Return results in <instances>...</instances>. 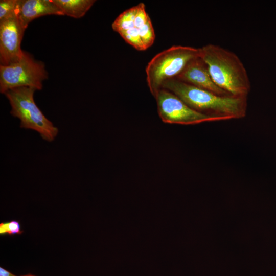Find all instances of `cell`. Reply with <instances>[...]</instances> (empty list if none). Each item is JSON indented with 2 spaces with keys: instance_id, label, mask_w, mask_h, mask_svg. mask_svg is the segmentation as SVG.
<instances>
[{
  "instance_id": "cell-1",
  "label": "cell",
  "mask_w": 276,
  "mask_h": 276,
  "mask_svg": "<svg viewBox=\"0 0 276 276\" xmlns=\"http://www.w3.org/2000/svg\"><path fill=\"white\" fill-rule=\"evenodd\" d=\"M162 88L172 92L190 107L203 113L224 117L227 120L246 116L247 97L219 96L176 78L166 81Z\"/></svg>"
},
{
  "instance_id": "cell-2",
  "label": "cell",
  "mask_w": 276,
  "mask_h": 276,
  "mask_svg": "<svg viewBox=\"0 0 276 276\" xmlns=\"http://www.w3.org/2000/svg\"><path fill=\"white\" fill-rule=\"evenodd\" d=\"M199 49V57L206 64L214 83L232 96L247 97L250 83L246 70L238 56L213 44Z\"/></svg>"
},
{
  "instance_id": "cell-3",
  "label": "cell",
  "mask_w": 276,
  "mask_h": 276,
  "mask_svg": "<svg viewBox=\"0 0 276 276\" xmlns=\"http://www.w3.org/2000/svg\"><path fill=\"white\" fill-rule=\"evenodd\" d=\"M199 57V49L191 47L174 45L154 56L146 68L147 83L155 97L164 83L176 78L187 65Z\"/></svg>"
},
{
  "instance_id": "cell-4",
  "label": "cell",
  "mask_w": 276,
  "mask_h": 276,
  "mask_svg": "<svg viewBox=\"0 0 276 276\" xmlns=\"http://www.w3.org/2000/svg\"><path fill=\"white\" fill-rule=\"evenodd\" d=\"M36 89L30 87H19L9 89L4 94L11 106V114L20 121V127L39 133L45 141L52 142L59 130L43 114L34 100Z\"/></svg>"
},
{
  "instance_id": "cell-5",
  "label": "cell",
  "mask_w": 276,
  "mask_h": 276,
  "mask_svg": "<svg viewBox=\"0 0 276 276\" xmlns=\"http://www.w3.org/2000/svg\"><path fill=\"white\" fill-rule=\"evenodd\" d=\"M112 28L138 51L147 50L155 40L152 22L143 3L121 13L112 24Z\"/></svg>"
},
{
  "instance_id": "cell-6",
  "label": "cell",
  "mask_w": 276,
  "mask_h": 276,
  "mask_svg": "<svg viewBox=\"0 0 276 276\" xmlns=\"http://www.w3.org/2000/svg\"><path fill=\"white\" fill-rule=\"evenodd\" d=\"M48 78L43 62L35 60L24 51L17 62L0 66V92L19 87H30L36 90L42 88V81Z\"/></svg>"
},
{
  "instance_id": "cell-7",
  "label": "cell",
  "mask_w": 276,
  "mask_h": 276,
  "mask_svg": "<svg viewBox=\"0 0 276 276\" xmlns=\"http://www.w3.org/2000/svg\"><path fill=\"white\" fill-rule=\"evenodd\" d=\"M157 111L166 123L194 125L204 122L227 120L225 118L212 116L196 111L172 92L162 88L155 97Z\"/></svg>"
},
{
  "instance_id": "cell-8",
  "label": "cell",
  "mask_w": 276,
  "mask_h": 276,
  "mask_svg": "<svg viewBox=\"0 0 276 276\" xmlns=\"http://www.w3.org/2000/svg\"><path fill=\"white\" fill-rule=\"evenodd\" d=\"M26 29L16 13L0 21L1 65H9L22 58L24 51L20 44Z\"/></svg>"
},
{
  "instance_id": "cell-9",
  "label": "cell",
  "mask_w": 276,
  "mask_h": 276,
  "mask_svg": "<svg viewBox=\"0 0 276 276\" xmlns=\"http://www.w3.org/2000/svg\"><path fill=\"white\" fill-rule=\"evenodd\" d=\"M176 79L219 96H232L214 83L206 64L200 57L191 60Z\"/></svg>"
},
{
  "instance_id": "cell-10",
  "label": "cell",
  "mask_w": 276,
  "mask_h": 276,
  "mask_svg": "<svg viewBox=\"0 0 276 276\" xmlns=\"http://www.w3.org/2000/svg\"><path fill=\"white\" fill-rule=\"evenodd\" d=\"M16 14L26 28L37 17L47 15H64L52 0H18Z\"/></svg>"
},
{
  "instance_id": "cell-11",
  "label": "cell",
  "mask_w": 276,
  "mask_h": 276,
  "mask_svg": "<svg viewBox=\"0 0 276 276\" xmlns=\"http://www.w3.org/2000/svg\"><path fill=\"white\" fill-rule=\"evenodd\" d=\"M64 15L79 18L83 16L91 8L94 0H52Z\"/></svg>"
},
{
  "instance_id": "cell-12",
  "label": "cell",
  "mask_w": 276,
  "mask_h": 276,
  "mask_svg": "<svg viewBox=\"0 0 276 276\" xmlns=\"http://www.w3.org/2000/svg\"><path fill=\"white\" fill-rule=\"evenodd\" d=\"M18 0L0 1V21L16 13Z\"/></svg>"
},
{
  "instance_id": "cell-13",
  "label": "cell",
  "mask_w": 276,
  "mask_h": 276,
  "mask_svg": "<svg viewBox=\"0 0 276 276\" xmlns=\"http://www.w3.org/2000/svg\"><path fill=\"white\" fill-rule=\"evenodd\" d=\"M22 231L20 230L19 223L15 220L11 221L7 223H1L0 224V234L9 235L20 234Z\"/></svg>"
},
{
  "instance_id": "cell-14",
  "label": "cell",
  "mask_w": 276,
  "mask_h": 276,
  "mask_svg": "<svg viewBox=\"0 0 276 276\" xmlns=\"http://www.w3.org/2000/svg\"><path fill=\"white\" fill-rule=\"evenodd\" d=\"M0 276H16L5 269L0 267Z\"/></svg>"
},
{
  "instance_id": "cell-15",
  "label": "cell",
  "mask_w": 276,
  "mask_h": 276,
  "mask_svg": "<svg viewBox=\"0 0 276 276\" xmlns=\"http://www.w3.org/2000/svg\"><path fill=\"white\" fill-rule=\"evenodd\" d=\"M21 276H35V275H33L29 274L24 275H21Z\"/></svg>"
}]
</instances>
